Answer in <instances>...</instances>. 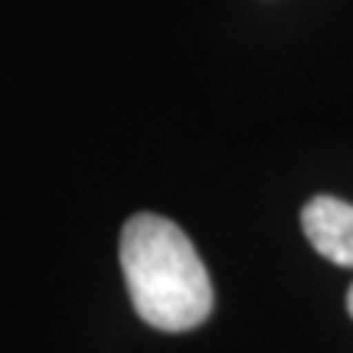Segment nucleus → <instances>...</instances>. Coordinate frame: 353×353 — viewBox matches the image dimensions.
<instances>
[{"label":"nucleus","instance_id":"1","mask_svg":"<svg viewBox=\"0 0 353 353\" xmlns=\"http://www.w3.org/2000/svg\"><path fill=\"white\" fill-rule=\"evenodd\" d=\"M121 272L144 324L167 334L200 327L213 311V281L187 232L157 213L131 216L121 229Z\"/></svg>","mask_w":353,"mask_h":353},{"label":"nucleus","instance_id":"2","mask_svg":"<svg viewBox=\"0 0 353 353\" xmlns=\"http://www.w3.org/2000/svg\"><path fill=\"white\" fill-rule=\"evenodd\" d=\"M301 226L317 255L353 268V203L337 196H314L301 210Z\"/></svg>","mask_w":353,"mask_h":353},{"label":"nucleus","instance_id":"3","mask_svg":"<svg viewBox=\"0 0 353 353\" xmlns=\"http://www.w3.org/2000/svg\"><path fill=\"white\" fill-rule=\"evenodd\" d=\"M347 311H350V317H353V285H350V291H347Z\"/></svg>","mask_w":353,"mask_h":353}]
</instances>
